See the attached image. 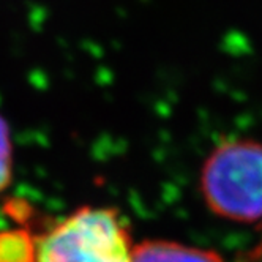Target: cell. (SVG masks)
Listing matches in <instances>:
<instances>
[{
  "label": "cell",
  "mask_w": 262,
  "mask_h": 262,
  "mask_svg": "<svg viewBox=\"0 0 262 262\" xmlns=\"http://www.w3.org/2000/svg\"><path fill=\"white\" fill-rule=\"evenodd\" d=\"M199 191L207 209L235 223L262 220V142L235 138L220 142L205 157Z\"/></svg>",
  "instance_id": "1"
},
{
  "label": "cell",
  "mask_w": 262,
  "mask_h": 262,
  "mask_svg": "<svg viewBox=\"0 0 262 262\" xmlns=\"http://www.w3.org/2000/svg\"><path fill=\"white\" fill-rule=\"evenodd\" d=\"M13 177V145L10 126L0 116V193L5 191Z\"/></svg>",
  "instance_id": "5"
},
{
  "label": "cell",
  "mask_w": 262,
  "mask_h": 262,
  "mask_svg": "<svg viewBox=\"0 0 262 262\" xmlns=\"http://www.w3.org/2000/svg\"><path fill=\"white\" fill-rule=\"evenodd\" d=\"M133 262H226L216 251L174 240H142L135 243Z\"/></svg>",
  "instance_id": "3"
},
{
  "label": "cell",
  "mask_w": 262,
  "mask_h": 262,
  "mask_svg": "<svg viewBox=\"0 0 262 262\" xmlns=\"http://www.w3.org/2000/svg\"><path fill=\"white\" fill-rule=\"evenodd\" d=\"M0 262H35V234L24 226L0 231Z\"/></svg>",
  "instance_id": "4"
},
{
  "label": "cell",
  "mask_w": 262,
  "mask_h": 262,
  "mask_svg": "<svg viewBox=\"0 0 262 262\" xmlns=\"http://www.w3.org/2000/svg\"><path fill=\"white\" fill-rule=\"evenodd\" d=\"M135 242L122 215L81 207L35 235V262H133Z\"/></svg>",
  "instance_id": "2"
},
{
  "label": "cell",
  "mask_w": 262,
  "mask_h": 262,
  "mask_svg": "<svg viewBox=\"0 0 262 262\" xmlns=\"http://www.w3.org/2000/svg\"><path fill=\"white\" fill-rule=\"evenodd\" d=\"M5 209L11 218H14L17 223H21V224H24L30 218V212H32L30 205L23 199H10L5 204Z\"/></svg>",
  "instance_id": "6"
}]
</instances>
